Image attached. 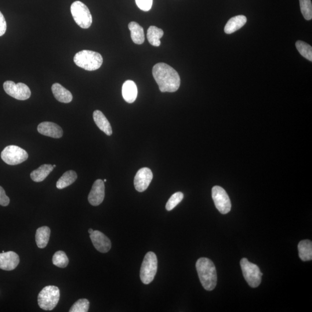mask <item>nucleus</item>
Segmentation results:
<instances>
[{
  "label": "nucleus",
  "mask_w": 312,
  "mask_h": 312,
  "mask_svg": "<svg viewBox=\"0 0 312 312\" xmlns=\"http://www.w3.org/2000/svg\"><path fill=\"white\" fill-rule=\"evenodd\" d=\"M53 168H55V167H56V165H53Z\"/></svg>",
  "instance_id": "nucleus-35"
},
{
  "label": "nucleus",
  "mask_w": 312,
  "mask_h": 312,
  "mask_svg": "<svg viewBox=\"0 0 312 312\" xmlns=\"http://www.w3.org/2000/svg\"><path fill=\"white\" fill-rule=\"evenodd\" d=\"M3 89L5 92L18 100H26L31 96L30 89L23 83H18L16 84L13 81H6L3 83Z\"/></svg>",
  "instance_id": "nucleus-9"
},
{
  "label": "nucleus",
  "mask_w": 312,
  "mask_h": 312,
  "mask_svg": "<svg viewBox=\"0 0 312 312\" xmlns=\"http://www.w3.org/2000/svg\"><path fill=\"white\" fill-rule=\"evenodd\" d=\"M71 12L76 23L82 28H88L92 23V16L88 6L81 1L72 3Z\"/></svg>",
  "instance_id": "nucleus-6"
},
{
  "label": "nucleus",
  "mask_w": 312,
  "mask_h": 312,
  "mask_svg": "<svg viewBox=\"0 0 312 312\" xmlns=\"http://www.w3.org/2000/svg\"><path fill=\"white\" fill-rule=\"evenodd\" d=\"M122 94L123 99L127 103H133L136 101L138 94L137 87L135 82L130 80L126 81L122 87Z\"/></svg>",
  "instance_id": "nucleus-16"
},
{
  "label": "nucleus",
  "mask_w": 312,
  "mask_h": 312,
  "mask_svg": "<svg viewBox=\"0 0 312 312\" xmlns=\"http://www.w3.org/2000/svg\"><path fill=\"white\" fill-rule=\"evenodd\" d=\"M1 157L7 164L15 165L26 161L28 155L23 149L14 145H10L5 147L2 151Z\"/></svg>",
  "instance_id": "nucleus-8"
},
{
  "label": "nucleus",
  "mask_w": 312,
  "mask_h": 312,
  "mask_svg": "<svg viewBox=\"0 0 312 312\" xmlns=\"http://www.w3.org/2000/svg\"><path fill=\"white\" fill-rule=\"evenodd\" d=\"M157 263L155 253L150 252L145 255L140 271V278L143 284L148 285L154 281L157 273Z\"/></svg>",
  "instance_id": "nucleus-5"
},
{
  "label": "nucleus",
  "mask_w": 312,
  "mask_h": 312,
  "mask_svg": "<svg viewBox=\"0 0 312 312\" xmlns=\"http://www.w3.org/2000/svg\"><path fill=\"white\" fill-rule=\"evenodd\" d=\"M77 174L74 170H68L58 180L56 187L58 189H63V188L74 183L77 179Z\"/></svg>",
  "instance_id": "nucleus-23"
},
{
  "label": "nucleus",
  "mask_w": 312,
  "mask_h": 312,
  "mask_svg": "<svg viewBox=\"0 0 312 312\" xmlns=\"http://www.w3.org/2000/svg\"><path fill=\"white\" fill-rule=\"evenodd\" d=\"M60 290L56 286L45 287L38 297V303L40 308L45 311H52L59 303Z\"/></svg>",
  "instance_id": "nucleus-4"
},
{
  "label": "nucleus",
  "mask_w": 312,
  "mask_h": 312,
  "mask_svg": "<svg viewBox=\"0 0 312 312\" xmlns=\"http://www.w3.org/2000/svg\"><path fill=\"white\" fill-rule=\"evenodd\" d=\"M50 235V230L48 227L43 226L38 228L35 234V241L40 249H43L48 245Z\"/></svg>",
  "instance_id": "nucleus-22"
},
{
  "label": "nucleus",
  "mask_w": 312,
  "mask_h": 312,
  "mask_svg": "<svg viewBox=\"0 0 312 312\" xmlns=\"http://www.w3.org/2000/svg\"><path fill=\"white\" fill-rule=\"evenodd\" d=\"M136 2L138 7L144 11L150 10L153 5V0H136Z\"/></svg>",
  "instance_id": "nucleus-31"
},
{
  "label": "nucleus",
  "mask_w": 312,
  "mask_h": 312,
  "mask_svg": "<svg viewBox=\"0 0 312 312\" xmlns=\"http://www.w3.org/2000/svg\"><path fill=\"white\" fill-rule=\"evenodd\" d=\"M74 61L78 67L87 71H95L99 69L103 63L102 56L92 50H83L75 54Z\"/></svg>",
  "instance_id": "nucleus-3"
},
{
  "label": "nucleus",
  "mask_w": 312,
  "mask_h": 312,
  "mask_svg": "<svg viewBox=\"0 0 312 312\" xmlns=\"http://www.w3.org/2000/svg\"><path fill=\"white\" fill-rule=\"evenodd\" d=\"M301 13L305 19L311 20L312 19V4L311 0H300Z\"/></svg>",
  "instance_id": "nucleus-28"
},
{
  "label": "nucleus",
  "mask_w": 312,
  "mask_h": 312,
  "mask_svg": "<svg viewBox=\"0 0 312 312\" xmlns=\"http://www.w3.org/2000/svg\"><path fill=\"white\" fill-rule=\"evenodd\" d=\"M93 231L94 230L92 229V228H90L88 232L90 234H91Z\"/></svg>",
  "instance_id": "nucleus-34"
},
{
  "label": "nucleus",
  "mask_w": 312,
  "mask_h": 312,
  "mask_svg": "<svg viewBox=\"0 0 312 312\" xmlns=\"http://www.w3.org/2000/svg\"><path fill=\"white\" fill-rule=\"evenodd\" d=\"M105 197V184L103 180L97 179L94 183L88 196V200L93 206H98L102 203Z\"/></svg>",
  "instance_id": "nucleus-12"
},
{
  "label": "nucleus",
  "mask_w": 312,
  "mask_h": 312,
  "mask_svg": "<svg viewBox=\"0 0 312 312\" xmlns=\"http://www.w3.org/2000/svg\"><path fill=\"white\" fill-rule=\"evenodd\" d=\"M6 30V22L4 16L0 12V37L5 33Z\"/></svg>",
  "instance_id": "nucleus-33"
},
{
  "label": "nucleus",
  "mask_w": 312,
  "mask_h": 312,
  "mask_svg": "<svg viewBox=\"0 0 312 312\" xmlns=\"http://www.w3.org/2000/svg\"><path fill=\"white\" fill-rule=\"evenodd\" d=\"M247 21L245 16L238 15L231 18L224 27V32L227 34L234 33L244 26Z\"/></svg>",
  "instance_id": "nucleus-19"
},
{
  "label": "nucleus",
  "mask_w": 312,
  "mask_h": 312,
  "mask_svg": "<svg viewBox=\"0 0 312 312\" xmlns=\"http://www.w3.org/2000/svg\"><path fill=\"white\" fill-rule=\"evenodd\" d=\"M299 256L304 261L312 259V243L310 240H304L299 243L298 246Z\"/></svg>",
  "instance_id": "nucleus-25"
},
{
  "label": "nucleus",
  "mask_w": 312,
  "mask_h": 312,
  "mask_svg": "<svg viewBox=\"0 0 312 312\" xmlns=\"http://www.w3.org/2000/svg\"><path fill=\"white\" fill-rule=\"evenodd\" d=\"M164 35V31L157 27L152 26L148 28L147 38L149 42L154 46H159L161 44L160 38Z\"/></svg>",
  "instance_id": "nucleus-24"
},
{
  "label": "nucleus",
  "mask_w": 312,
  "mask_h": 312,
  "mask_svg": "<svg viewBox=\"0 0 312 312\" xmlns=\"http://www.w3.org/2000/svg\"><path fill=\"white\" fill-rule=\"evenodd\" d=\"M199 280L204 288L207 291L215 289L217 285V273L215 265L209 259H199L196 263Z\"/></svg>",
  "instance_id": "nucleus-2"
},
{
  "label": "nucleus",
  "mask_w": 312,
  "mask_h": 312,
  "mask_svg": "<svg viewBox=\"0 0 312 312\" xmlns=\"http://www.w3.org/2000/svg\"><path fill=\"white\" fill-rule=\"evenodd\" d=\"M212 195L216 207L221 213L224 215L230 211V199L224 188L218 186H214L212 190Z\"/></svg>",
  "instance_id": "nucleus-10"
},
{
  "label": "nucleus",
  "mask_w": 312,
  "mask_h": 312,
  "mask_svg": "<svg viewBox=\"0 0 312 312\" xmlns=\"http://www.w3.org/2000/svg\"><path fill=\"white\" fill-rule=\"evenodd\" d=\"M297 50L304 57L312 61V48L307 43L302 41H298L296 43Z\"/></svg>",
  "instance_id": "nucleus-26"
},
{
  "label": "nucleus",
  "mask_w": 312,
  "mask_h": 312,
  "mask_svg": "<svg viewBox=\"0 0 312 312\" xmlns=\"http://www.w3.org/2000/svg\"><path fill=\"white\" fill-rule=\"evenodd\" d=\"M154 77L162 93H173L179 89L180 78L176 70L163 63L156 64L152 70Z\"/></svg>",
  "instance_id": "nucleus-1"
},
{
  "label": "nucleus",
  "mask_w": 312,
  "mask_h": 312,
  "mask_svg": "<svg viewBox=\"0 0 312 312\" xmlns=\"http://www.w3.org/2000/svg\"><path fill=\"white\" fill-rule=\"evenodd\" d=\"M93 119L98 128L102 132L106 134L107 136H110L112 135V129L110 123L109 122L102 112L99 110L94 111Z\"/></svg>",
  "instance_id": "nucleus-18"
},
{
  "label": "nucleus",
  "mask_w": 312,
  "mask_h": 312,
  "mask_svg": "<svg viewBox=\"0 0 312 312\" xmlns=\"http://www.w3.org/2000/svg\"><path fill=\"white\" fill-rule=\"evenodd\" d=\"M153 179V173L148 168H143L137 172L134 177V186L139 192L146 190Z\"/></svg>",
  "instance_id": "nucleus-11"
},
{
  "label": "nucleus",
  "mask_w": 312,
  "mask_h": 312,
  "mask_svg": "<svg viewBox=\"0 0 312 312\" xmlns=\"http://www.w3.org/2000/svg\"><path fill=\"white\" fill-rule=\"evenodd\" d=\"M183 197V194L181 193V192H177V193H174L169 198L167 203H166L165 206L166 209L170 211V210L175 208L182 201Z\"/></svg>",
  "instance_id": "nucleus-30"
},
{
  "label": "nucleus",
  "mask_w": 312,
  "mask_h": 312,
  "mask_svg": "<svg viewBox=\"0 0 312 312\" xmlns=\"http://www.w3.org/2000/svg\"><path fill=\"white\" fill-rule=\"evenodd\" d=\"M104 182H107V179H105L104 181Z\"/></svg>",
  "instance_id": "nucleus-36"
},
{
  "label": "nucleus",
  "mask_w": 312,
  "mask_h": 312,
  "mask_svg": "<svg viewBox=\"0 0 312 312\" xmlns=\"http://www.w3.org/2000/svg\"><path fill=\"white\" fill-rule=\"evenodd\" d=\"M90 238L91 239L94 248L98 251L105 253L110 251L111 248V242L106 235L99 231H94L90 234Z\"/></svg>",
  "instance_id": "nucleus-13"
},
{
  "label": "nucleus",
  "mask_w": 312,
  "mask_h": 312,
  "mask_svg": "<svg viewBox=\"0 0 312 312\" xmlns=\"http://www.w3.org/2000/svg\"><path fill=\"white\" fill-rule=\"evenodd\" d=\"M38 132L42 135L53 138V139H60L63 135V131L59 125L56 123L44 122L38 126Z\"/></svg>",
  "instance_id": "nucleus-15"
},
{
  "label": "nucleus",
  "mask_w": 312,
  "mask_h": 312,
  "mask_svg": "<svg viewBox=\"0 0 312 312\" xmlns=\"http://www.w3.org/2000/svg\"><path fill=\"white\" fill-rule=\"evenodd\" d=\"M20 258L15 252L9 251L0 253V269L12 271L19 264Z\"/></svg>",
  "instance_id": "nucleus-14"
},
{
  "label": "nucleus",
  "mask_w": 312,
  "mask_h": 312,
  "mask_svg": "<svg viewBox=\"0 0 312 312\" xmlns=\"http://www.w3.org/2000/svg\"><path fill=\"white\" fill-rule=\"evenodd\" d=\"M52 90L54 97L59 102L69 103L71 102L73 99L71 93L59 83H54L52 85Z\"/></svg>",
  "instance_id": "nucleus-17"
},
{
  "label": "nucleus",
  "mask_w": 312,
  "mask_h": 312,
  "mask_svg": "<svg viewBox=\"0 0 312 312\" xmlns=\"http://www.w3.org/2000/svg\"><path fill=\"white\" fill-rule=\"evenodd\" d=\"M240 264L243 275L249 285L253 288H257L261 284L263 276L259 267L246 258L241 260Z\"/></svg>",
  "instance_id": "nucleus-7"
},
{
  "label": "nucleus",
  "mask_w": 312,
  "mask_h": 312,
  "mask_svg": "<svg viewBox=\"0 0 312 312\" xmlns=\"http://www.w3.org/2000/svg\"><path fill=\"white\" fill-rule=\"evenodd\" d=\"M53 166L50 164H43L30 173L31 178L35 182H41L44 180L53 171Z\"/></svg>",
  "instance_id": "nucleus-21"
},
{
  "label": "nucleus",
  "mask_w": 312,
  "mask_h": 312,
  "mask_svg": "<svg viewBox=\"0 0 312 312\" xmlns=\"http://www.w3.org/2000/svg\"><path fill=\"white\" fill-rule=\"evenodd\" d=\"M90 307L89 301L87 299H80L72 306L70 312H87Z\"/></svg>",
  "instance_id": "nucleus-29"
},
{
  "label": "nucleus",
  "mask_w": 312,
  "mask_h": 312,
  "mask_svg": "<svg viewBox=\"0 0 312 312\" xmlns=\"http://www.w3.org/2000/svg\"><path fill=\"white\" fill-rule=\"evenodd\" d=\"M52 261L54 266L61 268L67 267L69 263L68 257L63 251H58L54 253Z\"/></svg>",
  "instance_id": "nucleus-27"
},
{
  "label": "nucleus",
  "mask_w": 312,
  "mask_h": 312,
  "mask_svg": "<svg viewBox=\"0 0 312 312\" xmlns=\"http://www.w3.org/2000/svg\"><path fill=\"white\" fill-rule=\"evenodd\" d=\"M9 198L6 195L5 190L1 186H0V205L6 206L9 205Z\"/></svg>",
  "instance_id": "nucleus-32"
},
{
  "label": "nucleus",
  "mask_w": 312,
  "mask_h": 312,
  "mask_svg": "<svg viewBox=\"0 0 312 312\" xmlns=\"http://www.w3.org/2000/svg\"><path fill=\"white\" fill-rule=\"evenodd\" d=\"M129 28L131 32V37L133 41L138 45H141L145 41L144 29L139 23L132 21L129 24Z\"/></svg>",
  "instance_id": "nucleus-20"
}]
</instances>
